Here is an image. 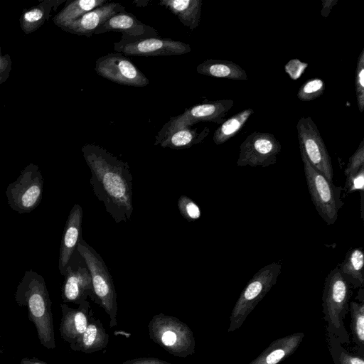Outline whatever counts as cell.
<instances>
[{"mask_svg":"<svg viewBox=\"0 0 364 364\" xmlns=\"http://www.w3.org/2000/svg\"><path fill=\"white\" fill-rule=\"evenodd\" d=\"M296 129L300 150L309 163L332 182L333 171L331 156L314 120L310 117H301Z\"/></svg>","mask_w":364,"mask_h":364,"instance_id":"obj_8","label":"cell"},{"mask_svg":"<svg viewBox=\"0 0 364 364\" xmlns=\"http://www.w3.org/2000/svg\"><path fill=\"white\" fill-rule=\"evenodd\" d=\"M321 16L323 18L328 17L332 8L338 3V0H322Z\"/></svg>","mask_w":364,"mask_h":364,"instance_id":"obj_37","label":"cell"},{"mask_svg":"<svg viewBox=\"0 0 364 364\" xmlns=\"http://www.w3.org/2000/svg\"><path fill=\"white\" fill-rule=\"evenodd\" d=\"M350 295V285L336 267L325 279L322 307L323 319L328 324L326 332L333 334L341 344L350 343L343 320L349 311Z\"/></svg>","mask_w":364,"mask_h":364,"instance_id":"obj_3","label":"cell"},{"mask_svg":"<svg viewBox=\"0 0 364 364\" xmlns=\"http://www.w3.org/2000/svg\"><path fill=\"white\" fill-rule=\"evenodd\" d=\"M123 11H125L123 5L117 2L108 1L60 28L72 34L90 37L100 26L116 14Z\"/></svg>","mask_w":364,"mask_h":364,"instance_id":"obj_13","label":"cell"},{"mask_svg":"<svg viewBox=\"0 0 364 364\" xmlns=\"http://www.w3.org/2000/svg\"><path fill=\"white\" fill-rule=\"evenodd\" d=\"M159 4L176 15L183 25L190 30L193 31L198 26L203 4L201 0H162Z\"/></svg>","mask_w":364,"mask_h":364,"instance_id":"obj_19","label":"cell"},{"mask_svg":"<svg viewBox=\"0 0 364 364\" xmlns=\"http://www.w3.org/2000/svg\"><path fill=\"white\" fill-rule=\"evenodd\" d=\"M20 364H48L43 360L38 359L37 358H23Z\"/></svg>","mask_w":364,"mask_h":364,"instance_id":"obj_38","label":"cell"},{"mask_svg":"<svg viewBox=\"0 0 364 364\" xmlns=\"http://www.w3.org/2000/svg\"><path fill=\"white\" fill-rule=\"evenodd\" d=\"M345 189L348 193L356 191H364V166L354 175L346 177Z\"/></svg>","mask_w":364,"mask_h":364,"instance_id":"obj_33","label":"cell"},{"mask_svg":"<svg viewBox=\"0 0 364 364\" xmlns=\"http://www.w3.org/2000/svg\"><path fill=\"white\" fill-rule=\"evenodd\" d=\"M349 310L351 316L350 331L354 350L364 356V300L360 302L350 301Z\"/></svg>","mask_w":364,"mask_h":364,"instance_id":"obj_26","label":"cell"},{"mask_svg":"<svg viewBox=\"0 0 364 364\" xmlns=\"http://www.w3.org/2000/svg\"><path fill=\"white\" fill-rule=\"evenodd\" d=\"M325 87V83L322 79L311 78L299 87L296 96L303 102L312 101L324 93Z\"/></svg>","mask_w":364,"mask_h":364,"instance_id":"obj_28","label":"cell"},{"mask_svg":"<svg viewBox=\"0 0 364 364\" xmlns=\"http://www.w3.org/2000/svg\"><path fill=\"white\" fill-rule=\"evenodd\" d=\"M64 277L62 298L65 302L81 303L87 294H94L91 276L85 262L75 267L70 263Z\"/></svg>","mask_w":364,"mask_h":364,"instance_id":"obj_16","label":"cell"},{"mask_svg":"<svg viewBox=\"0 0 364 364\" xmlns=\"http://www.w3.org/2000/svg\"><path fill=\"white\" fill-rule=\"evenodd\" d=\"M326 339L334 364H364V356L348 352L333 334L326 332Z\"/></svg>","mask_w":364,"mask_h":364,"instance_id":"obj_27","label":"cell"},{"mask_svg":"<svg viewBox=\"0 0 364 364\" xmlns=\"http://www.w3.org/2000/svg\"><path fill=\"white\" fill-rule=\"evenodd\" d=\"M63 316L60 327L62 338L74 343L85 332L87 321L82 309H73L65 304L61 305Z\"/></svg>","mask_w":364,"mask_h":364,"instance_id":"obj_21","label":"cell"},{"mask_svg":"<svg viewBox=\"0 0 364 364\" xmlns=\"http://www.w3.org/2000/svg\"><path fill=\"white\" fill-rule=\"evenodd\" d=\"M300 154L311 201L327 225H333L339 209L344 204L341 199L342 187L334 186L333 182L314 167L301 150Z\"/></svg>","mask_w":364,"mask_h":364,"instance_id":"obj_5","label":"cell"},{"mask_svg":"<svg viewBox=\"0 0 364 364\" xmlns=\"http://www.w3.org/2000/svg\"><path fill=\"white\" fill-rule=\"evenodd\" d=\"M233 105L232 100H219L188 108L182 114L170 118L163 126L155 136L154 145H159V142L171 132L200 122H211L221 124Z\"/></svg>","mask_w":364,"mask_h":364,"instance_id":"obj_7","label":"cell"},{"mask_svg":"<svg viewBox=\"0 0 364 364\" xmlns=\"http://www.w3.org/2000/svg\"><path fill=\"white\" fill-rule=\"evenodd\" d=\"M355 87L358 110H364V49L358 56L355 77Z\"/></svg>","mask_w":364,"mask_h":364,"instance_id":"obj_29","label":"cell"},{"mask_svg":"<svg viewBox=\"0 0 364 364\" xmlns=\"http://www.w3.org/2000/svg\"><path fill=\"white\" fill-rule=\"evenodd\" d=\"M15 300L26 306L28 319L36 327L40 343L48 349L55 347L51 301L44 278L32 269L26 270L17 286Z\"/></svg>","mask_w":364,"mask_h":364,"instance_id":"obj_2","label":"cell"},{"mask_svg":"<svg viewBox=\"0 0 364 364\" xmlns=\"http://www.w3.org/2000/svg\"><path fill=\"white\" fill-rule=\"evenodd\" d=\"M253 113V109L247 108L225 120L215 131L213 137V142L216 145H220L235 136Z\"/></svg>","mask_w":364,"mask_h":364,"instance_id":"obj_25","label":"cell"},{"mask_svg":"<svg viewBox=\"0 0 364 364\" xmlns=\"http://www.w3.org/2000/svg\"><path fill=\"white\" fill-rule=\"evenodd\" d=\"M364 255L360 247L350 249L346 255L343 262L338 266V269L353 288H363L364 284Z\"/></svg>","mask_w":364,"mask_h":364,"instance_id":"obj_22","label":"cell"},{"mask_svg":"<svg viewBox=\"0 0 364 364\" xmlns=\"http://www.w3.org/2000/svg\"><path fill=\"white\" fill-rule=\"evenodd\" d=\"M1 56V45H0V57Z\"/></svg>","mask_w":364,"mask_h":364,"instance_id":"obj_39","label":"cell"},{"mask_svg":"<svg viewBox=\"0 0 364 364\" xmlns=\"http://www.w3.org/2000/svg\"><path fill=\"white\" fill-rule=\"evenodd\" d=\"M107 2V0L67 1L64 7L53 18V21L59 28L68 25Z\"/></svg>","mask_w":364,"mask_h":364,"instance_id":"obj_24","label":"cell"},{"mask_svg":"<svg viewBox=\"0 0 364 364\" xmlns=\"http://www.w3.org/2000/svg\"><path fill=\"white\" fill-rule=\"evenodd\" d=\"M63 2V0H43L36 6L23 9L19 18L22 31L28 35L37 31L48 21L52 13Z\"/></svg>","mask_w":364,"mask_h":364,"instance_id":"obj_18","label":"cell"},{"mask_svg":"<svg viewBox=\"0 0 364 364\" xmlns=\"http://www.w3.org/2000/svg\"><path fill=\"white\" fill-rule=\"evenodd\" d=\"M364 166V140L360 143L358 148L350 157L344 174L346 177L356 173Z\"/></svg>","mask_w":364,"mask_h":364,"instance_id":"obj_31","label":"cell"},{"mask_svg":"<svg viewBox=\"0 0 364 364\" xmlns=\"http://www.w3.org/2000/svg\"><path fill=\"white\" fill-rule=\"evenodd\" d=\"M209 132L210 129L208 127L198 132L197 128L192 129L191 127H185L169 134L159 142V145L163 148L172 149H188L201 143Z\"/></svg>","mask_w":364,"mask_h":364,"instance_id":"obj_23","label":"cell"},{"mask_svg":"<svg viewBox=\"0 0 364 364\" xmlns=\"http://www.w3.org/2000/svg\"><path fill=\"white\" fill-rule=\"evenodd\" d=\"M198 74L213 77L246 80V71L237 63L223 60L208 59L196 67Z\"/></svg>","mask_w":364,"mask_h":364,"instance_id":"obj_20","label":"cell"},{"mask_svg":"<svg viewBox=\"0 0 364 364\" xmlns=\"http://www.w3.org/2000/svg\"><path fill=\"white\" fill-rule=\"evenodd\" d=\"M90 272L94 294L107 311L116 308V291L111 274L101 256L82 238L77 249Z\"/></svg>","mask_w":364,"mask_h":364,"instance_id":"obj_9","label":"cell"},{"mask_svg":"<svg viewBox=\"0 0 364 364\" xmlns=\"http://www.w3.org/2000/svg\"><path fill=\"white\" fill-rule=\"evenodd\" d=\"M82 152L91 172L90 182L95 196L116 223L129 220L134 208L128 163L93 144L84 145Z\"/></svg>","mask_w":364,"mask_h":364,"instance_id":"obj_1","label":"cell"},{"mask_svg":"<svg viewBox=\"0 0 364 364\" xmlns=\"http://www.w3.org/2000/svg\"><path fill=\"white\" fill-rule=\"evenodd\" d=\"M98 329L93 325H87L85 332L73 343H78V346L90 348L97 340Z\"/></svg>","mask_w":364,"mask_h":364,"instance_id":"obj_34","label":"cell"},{"mask_svg":"<svg viewBox=\"0 0 364 364\" xmlns=\"http://www.w3.org/2000/svg\"><path fill=\"white\" fill-rule=\"evenodd\" d=\"M109 31L121 33V39H135L159 36L156 29L143 23L135 16L126 11L116 14L107 21L96 29L93 34H102Z\"/></svg>","mask_w":364,"mask_h":364,"instance_id":"obj_15","label":"cell"},{"mask_svg":"<svg viewBox=\"0 0 364 364\" xmlns=\"http://www.w3.org/2000/svg\"><path fill=\"white\" fill-rule=\"evenodd\" d=\"M178 341L177 333L171 329L165 330L161 335V341L166 347H173Z\"/></svg>","mask_w":364,"mask_h":364,"instance_id":"obj_36","label":"cell"},{"mask_svg":"<svg viewBox=\"0 0 364 364\" xmlns=\"http://www.w3.org/2000/svg\"><path fill=\"white\" fill-rule=\"evenodd\" d=\"M114 50L125 56L156 57L186 54L191 51V48L181 41L158 36L120 39L114 43Z\"/></svg>","mask_w":364,"mask_h":364,"instance_id":"obj_11","label":"cell"},{"mask_svg":"<svg viewBox=\"0 0 364 364\" xmlns=\"http://www.w3.org/2000/svg\"><path fill=\"white\" fill-rule=\"evenodd\" d=\"M181 215L188 222H194L201 216L200 207L189 197L181 196L178 200Z\"/></svg>","mask_w":364,"mask_h":364,"instance_id":"obj_30","label":"cell"},{"mask_svg":"<svg viewBox=\"0 0 364 364\" xmlns=\"http://www.w3.org/2000/svg\"><path fill=\"white\" fill-rule=\"evenodd\" d=\"M95 70L98 75L122 85L145 87L149 83L146 75L120 53L100 57L95 62Z\"/></svg>","mask_w":364,"mask_h":364,"instance_id":"obj_12","label":"cell"},{"mask_svg":"<svg viewBox=\"0 0 364 364\" xmlns=\"http://www.w3.org/2000/svg\"><path fill=\"white\" fill-rule=\"evenodd\" d=\"M307 67L308 63L294 58L286 63L284 71L291 80H296L302 75Z\"/></svg>","mask_w":364,"mask_h":364,"instance_id":"obj_32","label":"cell"},{"mask_svg":"<svg viewBox=\"0 0 364 364\" xmlns=\"http://www.w3.org/2000/svg\"><path fill=\"white\" fill-rule=\"evenodd\" d=\"M12 69V60L9 54L0 57V85L7 80Z\"/></svg>","mask_w":364,"mask_h":364,"instance_id":"obj_35","label":"cell"},{"mask_svg":"<svg viewBox=\"0 0 364 364\" xmlns=\"http://www.w3.org/2000/svg\"><path fill=\"white\" fill-rule=\"evenodd\" d=\"M281 149L280 142L272 134L253 132L240 146L237 165L267 167L276 163Z\"/></svg>","mask_w":364,"mask_h":364,"instance_id":"obj_10","label":"cell"},{"mask_svg":"<svg viewBox=\"0 0 364 364\" xmlns=\"http://www.w3.org/2000/svg\"><path fill=\"white\" fill-rule=\"evenodd\" d=\"M304 337L299 332L276 339L248 364H279L297 350Z\"/></svg>","mask_w":364,"mask_h":364,"instance_id":"obj_17","label":"cell"},{"mask_svg":"<svg viewBox=\"0 0 364 364\" xmlns=\"http://www.w3.org/2000/svg\"><path fill=\"white\" fill-rule=\"evenodd\" d=\"M43 191V177L39 166L28 164L18 177L6 189L9 207L19 214L29 213L41 203Z\"/></svg>","mask_w":364,"mask_h":364,"instance_id":"obj_6","label":"cell"},{"mask_svg":"<svg viewBox=\"0 0 364 364\" xmlns=\"http://www.w3.org/2000/svg\"><path fill=\"white\" fill-rule=\"evenodd\" d=\"M82 208L76 203L70 210L66 220L60 247L58 269L65 276L71 258L82 239Z\"/></svg>","mask_w":364,"mask_h":364,"instance_id":"obj_14","label":"cell"},{"mask_svg":"<svg viewBox=\"0 0 364 364\" xmlns=\"http://www.w3.org/2000/svg\"><path fill=\"white\" fill-rule=\"evenodd\" d=\"M279 262L267 264L256 272L242 291L230 318L228 332L240 328L257 304L276 284L281 273Z\"/></svg>","mask_w":364,"mask_h":364,"instance_id":"obj_4","label":"cell"}]
</instances>
